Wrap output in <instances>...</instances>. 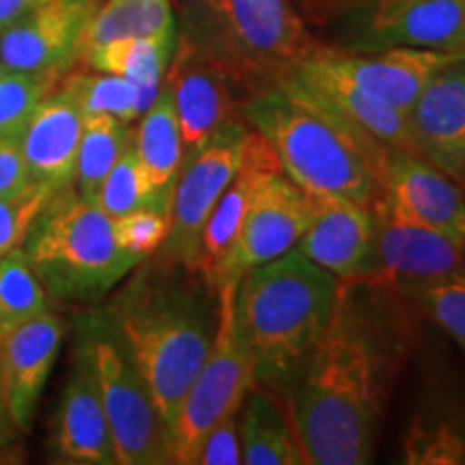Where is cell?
Listing matches in <instances>:
<instances>
[{
    "mask_svg": "<svg viewBox=\"0 0 465 465\" xmlns=\"http://www.w3.org/2000/svg\"><path fill=\"white\" fill-rule=\"evenodd\" d=\"M401 302L369 281H341L332 317L287 392L306 463L373 461L383 405L411 336Z\"/></svg>",
    "mask_w": 465,
    "mask_h": 465,
    "instance_id": "6da1fadb",
    "label": "cell"
},
{
    "mask_svg": "<svg viewBox=\"0 0 465 465\" xmlns=\"http://www.w3.org/2000/svg\"><path fill=\"white\" fill-rule=\"evenodd\" d=\"M100 315L147 381L171 427L205 362L220 323V291L199 267L151 254L110 295Z\"/></svg>",
    "mask_w": 465,
    "mask_h": 465,
    "instance_id": "7a4b0ae2",
    "label": "cell"
},
{
    "mask_svg": "<svg viewBox=\"0 0 465 465\" xmlns=\"http://www.w3.org/2000/svg\"><path fill=\"white\" fill-rule=\"evenodd\" d=\"M339 287V278L298 248L240 278L232 312L257 386L274 397L289 392L332 317Z\"/></svg>",
    "mask_w": 465,
    "mask_h": 465,
    "instance_id": "3957f363",
    "label": "cell"
},
{
    "mask_svg": "<svg viewBox=\"0 0 465 465\" xmlns=\"http://www.w3.org/2000/svg\"><path fill=\"white\" fill-rule=\"evenodd\" d=\"M246 124L265 138L282 173L308 194L371 205L391 151L373 147L284 80L242 102Z\"/></svg>",
    "mask_w": 465,
    "mask_h": 465,
    "instance_id": "277c9868",
    "label": "cell"
},
{
    "mask_svg": "<svg viewBox=\"0 0 465 465\" xmlns=\"http://www.w3.org/2000/svg\"><path fill=\"white\" fill-rule=\"evenodd\" d=\"M177 35L243 100L282 84L323 45L289 0H190Z\"/></svg>",
    "mask_w": 465,
    "mask_h": 465,
    "instance_id": "5b68a950",
    "label": "cell"
},
{
    "mask_svg": "<svg viewBox=\"0 0 465 465\" xmlns=\"http://www.w3.org/2000/svg\"><path fill=\"white\" fill-rule=\"evenodd\" d=\"M25 252L48 298L100 302L141 263L114 237V220L72 188L58 192L35 223Z\"/></svg>",
    "mask_w": 465,
    "mask_h": 465,
    "instance_id": "8992f818",
    "label": "cell"
},
{
    "mask_svg": "<svg viewBox=\"0 0 465 465\" xmlns=\"http://www.w3.org/2000/svg\"><path fill=\"white\" fill-rule=\"evenodd\" d=\"M100 392L121 465L174 463L173 433L138 369L116 342L100 311L83 317Z\"/></svg>",
    "mask_w": 465,
    "mask_h": 465,
    "instance_id": "52a82bcc",
    "label": "cell"
},
{
    "mask_svg": "<svg viewBox=\"0 0 465 465\" xmlns=\"http://www.w3.org/2000/svg\"><path fill=\"white\" fill-rule=\"evenodd\" d=\"M342 52L435 50L465 58L463 0H351L328 15Z\"/></svg>",
    "mask_w": 465,
    "mask_h": 465,
    "instance_id": "ba28073f",
    "label": "cell"
},
{
    "mask_svg": "<svg viewBox=\"0 0 465 465\" xmlns=\"http://www.w3.org/2000/svg\"><path fill=\"white\" fill-rule=\"evenodd\" d=\"M237 282L240 281H229L220 289L216 339L174 418L173 455L179 465H194L209 431L240 414L246 394L257 386L252 356L237 330L232 312Z\"/></svg>",
    "mask_w": 465,
    "mask_h": 465,
    "instance_id": "9c48e42d",
    "label": "cell"
},
{
    "mask_svg": "<svg viewBox=\"0 0 465 465\" xmlns=\"http://www.w3.org/2000/svg\"><path fill=\"white\" fill-rule=\"evenodd\" d=\"M250 125L243 116L226 121L192 158L183 162L171 199V229L158 257L199 267L203 231L213 207L240 168ZM201 270V267H199Z\"/></svg>",
    "mask_w": 465,
    "mask_h": 465,
    "instance_id": "30bf717a",
    "label": "cell"
},
{
    "mask_svg": "<svg viewBox=\"0 0 465 465\" xmlns=\"http://www.w3.org/2000/svg\"><path fill=\"white\" fill-rule=\"evenodd\" d=\"M377 229V267L369 282L410 302L416 291L465 272V246L410 220L386 199L371 203Z\"/></svg>",
    "mask_w": 465,
    "mask_h": 465,
    "instance_id": "8fae6325",
    "label": "cell"
},
{
    "mask_svg": "<svg viewBox=\"0 0 465 465\" xmlns=\"http://www.w3.org/2000/svg\"><path fill=\"white\" fill-rule=\"evenodd\" d=\"M312 218V199L282 171H272L250 203L242 231L220 267L216 289L298 246Z\"/></svg>",
    "mask_w": 465,
    "mask_h": 465,
    "instance_id": "7c38bea8",
    "label": "cell"
},
{
    "mask_svg": "<svg viewBox=\"0 0 465 465\" xmlns=\"http://www.w3.org/2000/svg\"><path fill=\"white\" fill-rule=\"evenodd\" d=\"M97 0H48L0 33V67L61 78L80 61V44Z\"/></svg>",
    "mask_w": 465,
    "mask_h": 465,
    "instance_id": "4fadbf2b",
    "label": "cell"
},
{
    "mask_svg": "<svg viewBox=\"0 0 465 465\" xmlns=\"http://www.w3.org/2000/svg\"><path fill=\"white\" fill-rule=\"evenodd\" d=\"M312 56L325 69L358 86L366 95L407 116L433 75L461 58L444 54V52L416 48L342 52L328 44H323Z\"/></svg>",
    "mask_w": 465,
    "mask_h": 465,
    "instance_id": "5bb4252c",
    "label": "cell"
},
{
    "mask_svg": "<svg viewBox=\"0 0 465 465\" xmlns=\"http://www.w3.org/2000/svg\"><path fill=\"white\" fill-rule=\"evenodd\" d=\"M312 218L298 248L339 281H366L377 267V229L371 205L311 194Z\"/></svg>",
    "mask_w": 465,
    "mask_h": 465,
    "instance_id": "9a60e30c",
    "label": "cell"
},
{
    "mask_svg": "<svg viewBox=\"0 0 465 465\" xmlns=\"http://www.w3.org/2000/svg\"><path fill=\"white\" fill-rule=\"evenodd\" d=\"M164 86L177 110L185 160L192 158L226 121L242 114L243 97L240 91L179 35Z\"/></svg>",
    "mask_w": 465,
    "mask_h": 465,
    "instance_id": "2e32d148",
    "label": "cell"
},
{
    "mask_svg": "<svg viewBox=\"0 0 465 465\" xmlns=\"http://www.w3.org/2000/svg\"><path fill=\"white\" fill-rule=\"evenodd\" d=\"M72 375L63 391L56 418V452L63 461L83 465H116L113 433L93 362L91 341L80 323Z\"/></svg>",
    "mask_w": 465,
    "mask_h": 465,
    "instance_id": "e0dca14e",
    "label": "cell"
},
{
    "mask_svg": "<svg viewBox=\"0 0 465 465\" xmlns=\"http://www.w3.org/2000/svg\"><path fill=\"white\" fill-rule=\"evenodd\" d=\"M287 83L373 147L411 151L410 116L366 95L358 86L325 69L312 54L289 75Z\"/></svg>",
    "mask_w": 465,
    "mask_h": 465,
    "instance_id": "ac0fdd59",
    "label": "cell"
},
{
    "mask_svg": "<svg viewBox=\"0 0 465 465\" xmlns=\"http://www.w3.org/2000/svg\"><path fill=\"white\" fill-rule=\"evenodd\" d=\"M411 153L459 183L465 177V58L440 69L410 113Z\"/></svg>",
    "mask_w": 465,
    "mask_h": 465,
    "instance_id": "d6986e66",
    "label": "cell"
},
{
    "mask_svg": "<svg viewBox=\"0 0 465 465\" xmlns=\"http://www.w3.org/2000/svg\"><path fill=\"white\" fill-rule=\"evenodd\" d=\"M381 192L403 216L465 246V194L455 179L411 151H391Z\"/></svg>",
    "mask_w": 465,
    "mask_h": 465,
    "instance_id": "ffe728a7",
    "label": "cell"
},
{
    "mask_svg": "<svg viewBox=\"0 0 465 465\" xmlns=\"http://www.w3.org/2000/svg\"><path fill=\"white\" fill-rule=\"evenodd\" d=\"M65 325L52 311L0 336V381L17 431H28L35 407L58 356Z\"/></svg>",
    "mask_w": 465,
    "mask_h": 465,
    "instance_id": "44dd1931",
    "label": "cell"
},
{
    "mask_svg": "<svg viewBox=\"0 0 465 465\" xmlns=\"http://www.w3.org/2000/svg\"><path fill=\"white\" fill-rule=\"evenodd\" d=\"M84 114L65 91L48 93L17 134L33 182L67 190L74 185L75 158L83 136Z\"/></svg>",
    "mask_w": 465,
    "mask_h": 465,
    "instance_id": "7402d4cb",
    "label": "cell"
},
{
    "mask_svg": "<svg viewBox=\"0 0 465 465\" xmlns=\"http://www.w3.org/2000/svg\"><path fill=\"white\" fill-rule=\"evenodd\" d=\"M272 171H282L281 162H278L276 153L267 144L265 138L250 127L246 144H243L240 168H237L235 177L231 179L229 188L220 196L212 216L207 220L205 231H203L199 267L203 274L212 281L213 287H216L220 267L224 265L232 243L240 235L250 203L257 194L265 174Z\"/></svg>",
    "mask_w": 465,
    "mask_h": 465,
    "instance_id": "603a6c76",
    "label": "cell"
},
{
    "mask_svg": "<svg viewBox=\"0 0 465 465\" xmlns=\"http://www.w3.org/2000/svg\"><path fill=\"white\" fill-rule=\"evenodd\" d=\"M134 151L155 194L171 203L174 182L185 162V147L177 110L164 83L153 104L141 114Z\"/></svg>",
    "mask_w": 465,
    "mask_h": 465,
    "instance_id": "cb8c5ba5",
    "label": "cell"
},
{
    "mask_svg": "<svg viewBox=\"0 0 465 465\" xmlns=\"http://www.w3.org/2000/svg\"><path fill=\"white\" fill-rule=\"evenodd\" d=\"M237 422L242 441V463L246 465H304L293 424L278 401L265 388L252 386L242 403Z\"/></svg>",
    "mask_w": 465,
    "mask_h": 465,
    "instance_id": "d4e9b609",
    "label": "cell"
},
{
    "mask_svg": "<svg viewBox=\"0 0 465 465\" xmlns=\"http://www.w3.org/2000/svg\"><path fill=\"white\" fill-rule=\"evenodd\" d=\"M174 44H177V33L124 39V42L93 48L83 54L80 61H84L93 72L121 75V78L136 84L141 91L143 110H147L158 97L162 83H164Z\"/></svg>",
    "mask_w": 465,
    "mask_h": 465,
    "instance_id": "484cf974",
    "label": "cell"
},
{
    "mask_svg": "<svg viewBox=\"0 0 465 465\" xmlns=\"http://www.w3.org/2000/svg\"><path fill=\"white\" fill-rule=\"evenodd\" d=\"M171 33H177L173 0H106L86 26L80 58L89 50L113 42Z\"/></svg>",
    "mask_w": 465,
    "mask_h": 465,
    "instance_id": "4316f807",
    "label": "cell"
},
{
    "mask_svg": "<svg viewBox=\"0 0 465 465\" xmlns=\"http://www.w3.org/2000/svg\"><path fill=\"white\" fill-rule=\"evenodd\" d=\"M132 143L134 132L125 121L110 114L84 116L78 158H75L74 190L84 201H95L104 179L121 155L132 147Z\"/></svg>",
    "mask_w": 465,
    "mask_h": 465,
    "instance_id": "83f0119b",
    "label": "cell"
},
{
    "mask_svg": "<svg viewBox=\"0 0 465 465\" xmlns=\"http://www.w3.org/2000/svg\"><path fill=\"white\" fill-rule=\"evenodd\" d=\"M58 89L78 104L84 116L110 114L130 124L144 113L138 86L114 74H69Z\"/></svg>",
    "mask_w": 465,
    "mask_h": 465,
    "instance_id": "f1b7e54d",
    "label": "cell"
},
{
    "mask_svg": "<svg viewBox=\"0 0 465 465\" xmlns=\"http://www.w3.org/2000/svg\"><path fill=\"white\" fill-rule=\"evenodd\" d=\"M45 311H50L48 293L25 248L0 257V336Z\"/></svg>",
    "mask_w": 465,
    "mask_h": 465,
    "instance_id": "f546056e",
    "label": "cell"
},
{
    "mask_svg": "<svg viewBox=\"0 0 465 465\" xmlns=\"http://www.w3.org/2000/svg\"><path fill=\"white\" fill-rule=\"evenodd\" d=\"M93 203L113 220L143 207L171 212V203L160 199L153 188H151L147 174H144L141 162H138L136 151H134V143L113 166L108 177L104 179Z\"/></svg>",
    "mask_w": 465,
    "mask_h": 465,
    "instance_id": "4dcf8cb0",
    "label": "cell"
},
{
    "mask_svg": "<svg viewBox=\"0 0 465 465\" xmlns=\"http://www.w3.org/2000/svg\"><path fill=\"white\" fill-rule=\"evenodd\" d=\"M405 463H465V429L440 414H420L403 441Z\"/></svg>",
    "mask_w": 465,
    "mask_h": 465,
    "instance_id": "1f68e13d",
    "label": "cell"
},
{
    "mask_svg": "<svg viewBox=\"0 0 465 465\" xmlns=\"http://www.w3.org/2000/svg\"><path fill=\"white\" fill-rule=\"evenodd\" d=\"M56 194L52 185L31 179L25 188L0 196V257L25 246L37 218Z\"/></svg>",
    "mask_w": 465,
    "mask_h": 465,
    "instance_id": "d6a6232c",
    "label": "cell"
},
{
    "mask_svg": "<svg viewBox=\"0 0 465 465\" xmlns=\"http://www.w3.org/2000/svg\"><path fill=\"white\" fill-rule=\"evenodd\" d=\"M56 78L22 72H0V136H17L35 106L54 89Z\"/></svg>",
    "mask_w": 465,
    "mask_h": 465,
    "instance_id": "836d02e7",
    "label": "cell"
},
{
    "mask_svg": "<svg viewBox=\"0 0 465 465\" xmlns=\"http://www.w3.org/2000/svg\"><path fill=\"white\" fill-rule=\"evenodd\" d=\"M410 302L420 306L465 353V272L427 284Z\"/></svg>",
    "mask_w": 465,
    "mask_h": 465,
    "instance_id": "e575fe53",
    "label": "cell"
},
{
    "mask_svg": "<svg viewBox=\"0 0 465 465\" xmlns=\"http://www.w3.org/2000/svg\"><path fill=\"white\" fill-rule=\"evenodd\" d=\"M168 229H171V212L166 209L143 207L114 218V237L119 246L141 259L158 252L166 242Z\"/></svg>",
    "mask_w": 465,
    "mask_h": 465,
    "instance_id": "d590c367",
    "label": "cell"
},
{
    "mask_svg": "<svg viewBox=\"0 0 465 465\" xmlns=\"http://www.w3.org/2000/svg\"><path fill=\"white\" fill-rule=\"evenodd\" d=\"M242 463V441L237 416L213 427L203 441L194 465H237Z\"/></svg>",
    "mask_w": 465,
    "mask_h": 465,
    "instance_id": "8d00e7d4",
    "label": "cell"
},
{
    "mask_svg": "<svg viewBox=\"0 0 465 465\" xmlns=\"http://www.w3.org/2000/svg\"><path fill=\"white\" fill-rule=\"evenodd\" d=\"M31 182L25 155H22L20 138L0 136V196L25 188Z\"/></svg>",
    "mask_w": 465,
    "mask_h": 465,
    "instance_id": "74e56055",
    "label": "cell"
},
{
    "mask_svg": "<svg viewBox=\"0 0 465 465\" xmlns=\"http://www.w3.org/2000/svg\"><path fill=\"white\" fill-rule=\"evenodd\" d=\"M45 3L48 0H0V33Z\"/></svg>",
    "mask_w": 465,
    "mask_h": 465,
    "instance_id": "f35d334b",
    "label": "cell"
},
{
    "mask_svg": "<svg viewBox=\"0 0 465 465\" xmlns=\"http://www.w3.org/2000/svg\"><path fill=\"white\" fill-rule=\"evenodd\" d=\"M17 440V427L9 414L7 399H5L3 381H0V449H7Z\"/></svg>",
    "mask_w": 465,
    "mask_h": 465,
    "instance_id": "ab89813d",
    "label": "cell"
},
{
    "mask_svg": "<svg viewBox=\"0 0 465 465\" xmlns=\"http://www.w3.org/2000/svg\"><path fill=\"white\" fill-rule=\"evenodd\" d=\"M315 3H317V7L322 9L325 15H330L334 9H339V7H342V5H347V3H351V0H315Z\"/></svg>",
    "mask_w": 465,
    "mask_h": 465,
    "instance_id": "60d3db41",
    "label": "cell"
},
{
    "mask_svg": "<svg viewBox=\"0 0 465 465\" xmlns=\"http://www.w3.org/2000/svg\"><path fill=\"white\" fill-rule=\"evenodd\" d=\"M459 185H461V190H463V194H465V177L461 179V182H459Z\"/></svg>",
    "mask_w": 465,
    "mask_h": 465,
    "instance_id": "b9f144b4",
    "label": "cell"
},
{
    "mask_svg": "<svg viewBox=\"0 0 465 465\" xmlns=\"http://www.w3.org/2000/svg\"><path fill=\"white\" fill-rule=\"evenodd\" d=\"M463 11H465V0H463Z\"/></svg>",
    "mask_w": 465,
    "mask_h": 465,
    "instance_id": "7bdbcfd3",
    "label": "cell"
},
{
    "mask_svg": "<svg viewBox=\"0 0 465 465\" xmlns=\"http://www.w3.org/2000/svg\"><path fill=\"white\" fill-rule=\"evenodd\" d=\"M0 72H3V67H0Z\"/></svg>",
    "mask_w": 465,
    "mask_h": 465,
    "instance_id": "ee69618b",
    "label": "cell"
}]
</instances>
